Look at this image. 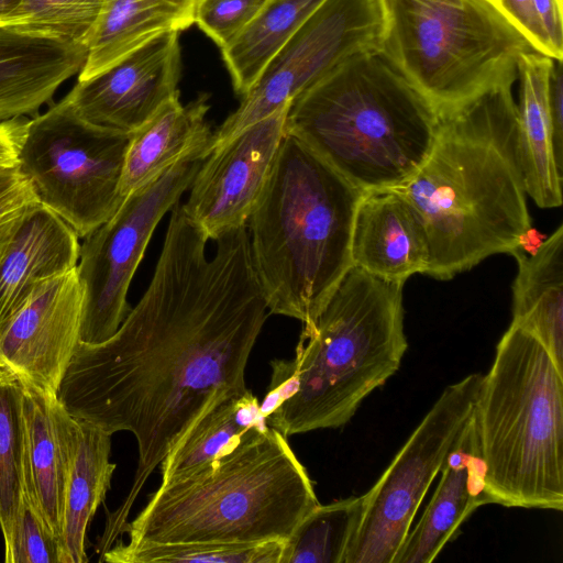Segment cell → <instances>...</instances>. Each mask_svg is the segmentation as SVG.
<instances>
[{"instance_id": "obj_1", "label": "cell", "mask_w": 563, "mask_h": 563, "mask_svg": "<svg viewBox=\"0 0 563 563\" xmlns=\"http://www.w3.org/2000/svg\"><path fill=\"white\" fill-rule=\"evenodd\" d=\"M209 239L176 203L147 289L118 330L80 342L56 396L75 419L113 434L130 431L139 462L109 515L101 544L124 533L152 472L211 401L249 390L245 368L269 314L246 227Z\"/></svg>"}, {"instance_id": "obj_2", "label": "cell", "mask_w": 563, "mask_h": 563, "mask_svg": "<svg viewBox=\"0 0 563 563\" xmlns=\"http://www.w3.org/2000/svg\"><path fill=\"white\" fill-rule=\"evenodd\" d=\"M512 85L438 112L427 159L396 188L421 217L429 247L424 274L437 279L511 254L531 231Z\"/></svg>"}, {"instance_id": "obj_3", "label": "cell", "mask_w": 563, "mask_h": 563, "mask_svg": "<svg viewBox=\"0 0 563 563\" xmlns=\"http://www.w3.org/2000/svg\"><path fill=\"white\" fill-rule=\"evenodd\" d=\"M404 282L352 265L323 308L303 324L292 360L272 362L260 405L285 437L346 424L400 367L408 343Z\"/></svg>"}, {"instance_id": "obj_4", "label": "cell", "mask_w": 563, "mask_h": 563, "mask_svg": "<svg viewBox=\"0 0 563 563\" xmlns=\"http://www.w3.org/2000/svg\"><path fill=\"white\" fill-rule=\"evenodd\" d=\"M364 191L287 133L246 229L269 313L311 323L352 266Z\"/></svg>"}, {"instance_id": "obj_5", "label": "cell", "mask_w": 563, "mask_h": 563, "mask_svg": "<svg viewBox=\"0 0 563 563\" xmlns=\"http://www.w3.org/2000/svg\"><path fill=\"white\" fill-rule=\"evenodd\" d=\"M318 504L287 437L264 424L198 472L161 484L124 532L131 544L286 541Z\"/></svg>"}, {"instance_id": "obj_6", "label": "cell", "mask_w": 563, "mask_h": 563, "mask_svg": "<svg viewBox=\"0 0 563 563\" xmlns=\"http://www.w3.org/2000/svg\"><path fill=\"white\" fill-rule=\"evenodd\" d=\"M439 113L379 53L350 58L290 103L286 132L366 191L407 183L434 143Z\"/></svg>"}, {"instance_id": "obj_7", "label": "cell", "mask_w": 563, "mask_h": 563, "mask_svg": "<svg viewBox=\"0 0 563 563\" xmlns=\"http://www.w3.org/2000/svg\"><path fill=\"white\" fill-rule=\"evenodd\" d=\"M489 504L563 509V371L511 323L473 411Z\"/></svg>"}, {"instance_id": "obj_8", "label": "cell", "mask_w": 563, "mask_h": 563, "mask_svg": "<svg viewBox=\"0 0 563 563\" xmlns=\"http://www.w3.org/2000/svg\"><path fill=\"white\" fill-rule=\"evenodd\" d=\"M382 3L379 54L438 112L515 82L521 55L537 52L488 0Z\"/></svg>"}, {"instance_id": "obj_9", "label": "cell", "mask_w": 563, "mask_h": 563, "mask_svg": "<svg viewBox=\"0 0 563 563\" xmlns=\"http://www.w3.org/2000/svg\"><path fill=\"white\" fill-rule=\"evenodd\" d=\"M131 135L89 123L65 96L27 119L16 166L38 202L82 239L124 199L120 183Z\"/></svg>"}, {"instance_id": "obj_10", "label": "cell", "mask_w": 563, "mask_h": 563, "mask_svg": "<svg viewBox=\"0 0 563 563\" xmlns=\"http://www.w3.org/2000/svg\"><path fill=\"white\" fill-rule=\"evenodd\" d=\"M483 374L449 385L391 463L364 494L344 563H393L432 481L471 418Z\"/></svg>"}, {"instance_id": "obj_11", "label": "cell", "mask_w": 563, "mask_h": 563, "mask_svg": "<svg viewBox=\"0 0 563 563\" xmlns=\"http://www.w3.org/2000/svg\"><path fill=\"white\" fill-rule=\"evenodd\" d=\"M201 162L170 166L129 194L112 217L82 238L76 266L84 290L80 342L100 343L118 330L131 309L129 287L151 236L189 189Z\"/></svg>"}, {"instance_id": "obj_12", "label": "cell", "mask_w": 563, "mask_h": 563, "mask_svg": "<svg viewBox=\"0 0 563 563\" xmlns=\"http://www.w3.org/2000/svg\"><path fill=\"white\" fill-rule=\"evenodd\" d=\"M384 29L382 0H324L267 64L242 96L239 108L213 132L211 151L289 106L350 58L379 53Z\"/></svg>"}, {"instance_id": "obj_13", "label": "cell", "mask_w": 563, "mask_h": 563, "mask_svg": "<svg viewBox=\"0 0 563 563\" xmlns=\"http://www.w3.org/2000/svg\"><path fill=\"white\" fill-rule=\"evenodd\" d=\"M289 106L244 128L202 159L181 207L209 240L246 227L286 135Z\"/></svg>"}, {"instance_id": "obj_14", "label": "cell", "mask_w": 563, "mask_h": 563, "mask_svg": "<svg viewBox=\"0 0 563 563\" xmlns=\"http://www.w3.org/2000/svg\"><path fill=\"white\" fill-rule=\"evenodd\" d=\"M82 308L76 268L35 285L0 324V365L56 394L80 343Z\"/></svg>"}, {"instance_id": "obj_15", "label": "cell", "mask_w": 563, "mask_h": 563, "mask_svg": "<svg viewBox=\"0 0 563 563\" xmlns=\"http://www.w3.org/2000/svg\"><path fill=\"white\" fill-rule=\"evenodd\" d=\"M179 33H164L66 95L86 121L133 134L179 93Z\"/></svg>"}, {"instance_id": "obj_16", "label": "cell", "mask_w": 563, "mask_h": 563, "mask_svg": "<svg viewBox=\"0 0 563 563\" xmlns=\"http://www.w3.org/2000/svg\"><path fill=\"white\" fill-rule=\"evenodd\" d=\"M19 380L23 426V496L58 540L70 459L73 417L56 394L27 380Z\"/></svg>"}, {"instance_id": "obj_17", "label": "cell", "mask_w": 563, "mask_h": 563, "mask_svg": "<svg viewBox=\"0 0 563 563\" xmlns=\"http://www.w3.org/2000/svg\"><path fill=\"white\" fill-rule=\"evenodd\" d=\"M351 261L375 276L406 282L424 274L427 232L416 208L396 188L363 194L354 217Z\"/></svg>"}, {"instance_id": "obj_18", "label": "cell", "mask_w": 563, "mask_h": 563, "mask_svg": "<svg viewBox=\"0 0 563 563\" xmlns=\"http://www.w3.org/2000/svg\"><path fill=\"white\" fill-rule=\"evenodd\" d=\"M440 472V483L430 503L408 532L393 563L432 562L471 514L489 504L473 413Z\"/></svg>"}, {"instance_id": "obj_19", "label": "cell", "mask_w": 563, "mask_h": 563, "mask_svg": "<svg viewBox=\"0 0 563 563\" xmlns=\"http://www.w3.org/2000/svg\"><path fill=\"white\" fill-rule=\"evenodd\" d=\"M86 56L82 46L0 26V122L37 114Z\"/></svg>"}, {"instance_id": "obj_20", "label": "cell", "mask_w": 563, "mask_h": 563, "mask_svg": "<svg viewBox=\"0 0 563 563\" xmlns=\"http://www.w3.org/2000/svg\"><path fill=\"white\" fill-rule=\"evenodd\" d=\"M208 101L209 95L201 93L184 106L177 93L131 135L120 183L124 198L178 162L209 155L213 132L206 119Z\"/></svg>"}, {"instance_id": "obj_21", "label": "cell", "mask_w": 563, "mask_h": 563, "mask_svg": "<svg viewBox=\"0 0 563 563\" xmlns=\"http://www.w3.org/2000/svg\"><path fill=\"white\" fill-rule=\"evenodd\" d=\"M79 246L70 225L37 202L0 261V324L35 285L76 268Z\"/></svg>"}, {"instance_id": "obj_22", "label": "cell", "mask_w": 563, "mask_h": 563, "mask_svg": "<svg viewBox=\"0 0 563 563\" xmlns=\"http://www.w3.org/2000/svg\"><path fill=\"white\" fill-rule=\"evenodd\" d=\"M199 0H103L78 80L110 68L131 52L195 23Z\"/></svg>"}, {"instance_id": "obj_23", "label": "cell", "mask_w": 563, "mask_h": 563, "mask_svg": "<svg viewBox=\"0 0 563 563\" xmlns=\"http://www.w3.org/2000/svg\"><path fill=\"white\" fill-rule=\"evenodd\" d=\"M111 434L71 419L70 459L65 485L59 563H84L86 536L111 486L115 463L110 461Z\"/></svg>"}, {"instance_id": "obj_24", "label": "cell", "mask_w": 563, "mask_h": 563, "mask_svg": "<svg viewBox=\"0 0 563 563\" xmlns=\"http://www.w3.org/2000/svg\"><path fill=\"white\" fill-rule=\"evenodd\" d=\"M554 59L537 53L521 55L518 63L520 152L527 195L540 208L562 205V179L552 148L549 79Z\"/></svg>"}, {"instance_id": "obj_25", "label": "cell", "mask_w": 563, "mask_h": 563, "mask_svg": "<svg viewBox=\"0 0 563 563\" xmlns=\"http://www.w3.org/2000/svg\"><path fill=\"white\" fill-rule=\"evenodd\" d=\"M511 255L518 273L512 285V322L537 338L563 371V225L527 255Z\"/></svg>"}, {"instance_id": "obj_26", "label": "cell", "mask_w": 563, "mask_h": 563, "mask_svg": "<svg viewBox=\"0 0 563 563\" xmlns=\"http://www.w3.org/2000/svg\"><path fill=\"white\" fill-rule=\"evenodd\" d=\"M264 424L260 402L250 389L214 398L162 461L161 484L198 472L236 444L250 429Z\"/></svg>"}, {"instance_id": "obj_27", "label": "cell", "mask_w": 563, "mask_h": 563, "mask_svg": "<svg viewBox=\"0 0 563 563\" xmlns=\"http://www.w3.org/2000/svg\"><path fill=\"white\" fill-rule=\"evenodd\" d=\"M323 1H265L236 38L221 51L239 95L250 90L267 64Z\"/></svg>"}, {"instance_id": "obj_28", "label": "cell", "mask_w": 563, "mask_h": 563, "mask_svg": "<svg viewBox=\"0 0 563 563\" xmlns=\"http://www.w3.org/2000/svg\"><path fill=\"white\" fill-rule=\"evenodd\" d=\"M364 495L314 506L285 541L279 563H344Z\"/></svg>"}, {"instance_id": "obj_29", "label": "cell", "mask_w": 563, "mask_h": 563, "mask_svg": "<svg viewBox=\"0 0 563 563\" xmlns=\"http://www.w3.org/2000/svg\"><path fill=\"white\" fill-rule=\"evenodd\" d=\"M22 450L20 380L0 365V528L4 553L12 544L23 498Z\"/></svg>"}, {"instance_id": "obj_30", "label": "cell", "mask_w": 563, "mask_h": 563, "mask_svg": "<svg viewBox=\"0 0 563 563\" xmlns=\"http://www.w3.org/2000/svg\"><path fill=\"white\" fill-rule=\"evenodd\" d=\"M285 541L262 543H118L100 556L109 563H279Z\"/></svg>"}, {"instance_id": "obj_31", "label": "cell", "mask_w": 563, "mask_h": 563, "mask_svg": "<svg viewBox=\"0 0 563 563\" xmlns=\"http://www.w3.org/2000/svg\"><path fill=\"white\" fill-rule=\"evenodd\" d=\"M103 0H19L0 26L88 48Z\"/></svg>"}, {"instance_id": "obj_32", "label": "cell", "mask_w": 563, "mask_h": 563, "mask_svg": "<svg viewBox=\"0 0 563 563\" xmlns=\"http://www.w3.org/2000/svg\"><path fill=\"white\" fill-rule=\"evenodd\" d=\"M266 0H199L195 23L220 47H228Z\"/></svg>"}, {"instance_id": "obj_33", "label": "cell", "mask_w": 563, "mask_h": 563, "mask_svg": "<svg viewBox=\"0 0 563 563\" xmlns=\"http://www.w3.org/2000/svg\"><path fill=\"white\" fill-rule=\"evenodd\" d=\"M7 563H59L58 540L27 504L20 505L12 544L4 553Z\"/></svg>"}, {"instance_id": "obj_34", "label": "cell", "mask_w": 563, "mask_h": 563, "mask_svg": "<svg viewBox=\"0 0 563 563\" xmlns=\"http://www.w3.org/2000/svg\"><path fill=\"white\" fill-rule=\"evenodd\" d=\"M38 202L18 166L0 169V261L29 211Z\"/></svg>"}, {"instance_id": "obj_35", "label": "cell", "mask_w": 563, "mask_h": 563, "mask_svg": "<svg viewBox=\"0 0 563 563\" xmlns=\"http://www.w3.org/2000/svg\"><path fill=\"white\" fill-rule=\"evenodd\" d=\"M543 55L555 53L536 14L532 0H488Z\"/></svg>"}, {"instance_id": "obj_36", "label": "cell", "mask_w": 563, "mask_h": 563, "mask_svg": "<svg viewBox=\"0 0 563 563\" xmlns=\"http://www.w3.org/2000/svg\"><path fill=\"white\" fill-rule=\"evenodd\" d=\"M549 111L552 129V148L556 167L563 174V67L554 59L549 79Z\"/></svg>"}, {"instance_id": "obj_37", "label": "cell", "mask_w": 563, "mask_h": 563, "mask_svg": "<svg viewBox=\"0 0 563 563\" xmlns=\"http://www.w3.org/2000/svg\"><path fill=\"white\" fill-rule=\"evenodd\" d=\"M536 14L555 53L563 58V10L562 0H532Z\"/></svg>"}, {"instance_id": "obj_38", "label": "cell", "mask_w": 563, "mask_h": 563, "mask_svg": "<svg viewBox=\"0 0 563 563\" xmlns=\"http://www.w3.org/2000/svg\"><path fill=\"white\" fill-rule=\"evenodd\" d=\"M26 122V118L0 122V169L16 166Z\"/></svg>"}, {"instance_id": "obj_39", "label": "cell", "mask_w": 563, "mask_h": 563, "mask_svg": "<svg viewBox=\"0 0 563 563\" xmlns=\"http://www.w3.org/2000/svg\"><path fill=\"white\" fill-rule=\"evenodd\" d=\"M19 0H0V19L9 13Z\"/></svg>"}]
</instances>
